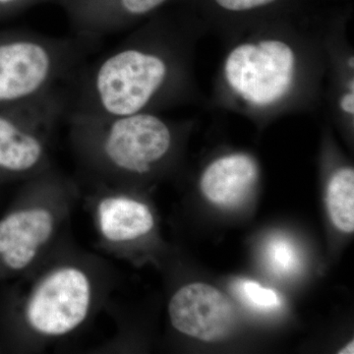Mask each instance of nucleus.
I'll return each instance as SVG.
<instances>
[{
    "mask_svg": "<svg viewBox=\"0 0 354 354\" xmlns=\"http://www.w3.org/2000/svg\"><path fill=\"white\" fill-rule=\"evenodd\" d=\"M202 32L160 18L147 21L69 84L67 116H109L156 111L195 95V44Z\"/></svg>",
    "mask_w": 354,
    "mask_h": 354,
    "instance_id": "nucleus-1",
    "label": "nucleus"
},
{
    "mask_svg": "<svg viewBox=\"0 0 354 354\" xmlns=\"http://www.w3.org/2000/svg\"><path fill=\"white\" fill-rule=\"evenodd\" d=\"M330 32L261 28L232 32L218 76L223 108L254 120L311 109L329 71Z\"/></svg>",
    "mask_w": 354,
    "mask_h": 354,
    "instance_id": "nucleus-2",
    "label": "nucleus"
},
{
    "mask_svg": "<svg viewBox=\"0 0 354 354\" xmlns=\"http://www.w3.org/2000/svg\"><path fill=\"white\" fill-rule=\"evenodd\" d=\"M19 321L23 346L32 353L73 337L108 301L114 288L113 266L65 239L26 274Z\"/></svg>",
    "mask_w": 354,
    "mask_h": 354,
    "instance_id": "nucleus-3",
    "label": "nucleus"
},
{
    "mask_svg": "<svg viewBox=\"0 0 354 354\" xmlns=\"http://www.w3.org/2000/svg\"><path fill=\"white\" fill-rule=\"evenodd\" d=\"M69 141L91 183L127 186L160 171L174 155L178 123L160 113L69 115Z\"/></svg>",
    "mask_w": 354,
    "mask_h": 354,
    "instance_id": "nucleus-4",
    "label": "nucleus"
},
{
    "mask_svg": "<svg viewBox=\"0 0 354 354\" xmlns=\"http://www.w3.org/2000/svg\"><path fill=\"white\" fill-rule=\"evenodd\" d=\"M80 186L55 167L28 179L19 202L0 218V267L26 274L68 239Z\"/></svg>",
    "mask_w": 354,
    "mask_h": 354,
    "instance_id": "nucleus-5",
    "label": "nucleus"
},
{
    "mask_svg": "<svg viewBox=\"0 0 354 354\" xmlns=\"http://www.w3.org/2000/svg\"><path fill=\"white\" fill-rule=\"evenodd\" d=\"M68 86L0 111V172L28 180L53 167V139L69 111Z\"/></svg>",
    "mask_w": 354,
    "mask_h": 354,
    "instance_id": "nucleus-6",
    "label": "nucleus"
},
{
    "mask_svg": "<svg viewBox=\"0 0 354 354\" xmlns=\"http://www.w3.org/2000/svg\"><path fill=\"white\" fill-rule=\"evenodd\" d=\"M91 185L84 201L92 216L97 247L111 257L131 258L134 247L155 234L153 209L127 186Z\"/></svg>",
    "mask_w": 354,
    "mask_h": 354,
    "instance_id": "nucleus-7",
    "label": "nucleus"
},
{
    "mask_svg": "<svg viewBox=\"0 0 354 354\" xmlns=\"http://www.w3.org/2000/svg\"><path fill=\"white\" fill-rule=\"evenodd\" d=\"M174 329L203 342L225 339L235 323L234 305L223 292L206 283H194L177 290L169 299Z\"/></svg>",
    "mask_w": 354,
    "mask_h": 354,
    "instance_id": "nucleus-8",
    "label": "nucleus"
},
{
    "mask_svg": "<svg viewBox=\"0 0 354 354\" xmlns=\"http://www.w3.org/2000/svg\"><path fill=\"white\" fill-rule=\"evenodd\" d=\"M259 177L255 158L246 153L216 158L203 171L200 188L209 202L223 208L239 206L254 189Z\"/></svg>",
    "mask_w": 354,
    "mask_h": 354,
    "instance_id": "nucleus-9",
    "label": "nucleus"
},
{
    "mask_svg": "<svg viewBox=\"0 0 354 354\" xmlns=\"http://www.w3.org/2000/svg\"><path fill=\"white\" fill-rule=\"evenodd\" d=\"M327 206L330 220L341 232L354 230V171L342 167L335 171L327 186Z\"/></svg>",
    "mask_w": 354,
    "mask_h": 354,
    "instance_id": "nucleus-10",
    "label": "nucleus"
},
{
    "mask_svg": "<svg viewBox=\"0 0 354 354\" xmlns=\"http://www.w3.org/2000/svg\"><path fill=\"white\" fill-rule=\"evenodd\" d=\"M264 262L272 274L290 277L297 274L302 265L301 254L295 242L286 235L274 234L266 241Z\"/></svg>",
    "mask_w": 354,
    "mask_h": 354,
    "instance_id": "nucleus-11",
    "label": "nucleus"
},
{
    "mask_svg": "<svg viewBox=\"0 0 354 354\" xmlns=\"http://www.w3.org/2000/svg\"><path fill=\"white\" fill-rule=\"evenodd\" d=\"M234 297L247 308L261 314H269L281 308V299L276 291L264 288L257 281L239 279L234 281Z\"/></svg>",
    "mask_w": 354,
    "mask_h": 354,
    "instance_id": "nucleus-12",
    "label": "nucleus"
},
{
    "mask_svg": "<svg viewBox=\"0 0 354 354\" xmlns=\"http://www.w3.org/2000/svg\"><path fill=\"white\" fill-rule=\"evenodd\" d=\"M332 106L335 115L353 124L354 120V78L332 84Z\"/></svg>",
    "mask_w": 354,
    "mask_h": 354,
    "instance_id": "nucleus-13",
    "label": "nucleus"
},
{
    "mask_svg": "<svg viewBox=\"0 0 354 354\" xmlns=\"http://www.w3.org/2000/svg\"><path fill=\"white\" fill-rule=\"evenodd\" d=\"M216 6L225 12L244 14L260 10L279 0H214Z\"/></svg>",
    "mask_w": 354,
    "mask_h": 354,
    "instance_id": "nucleus-14",
    "label": "nucleus"
},
{
    "mask_svg": "<svg viewBox=\"0 0 354 354\" xmlns=\"http://www.w3.org/2000/svg\"><path fill=\"white\" fill-rule=\"evenodd\" d=\"M46 2L50 3V0H0V11L24 10Z\"/></svg>",
    "mask_w": 354,
    "mask_h": 354,
    "instance_id": "nucleus-15",
    "label": "nucleus"
},
{
    "mask_svg": "<svg viewBox=\"0 0 354 354\" xmlns=\"http://www.w3.org/2000/svg\"><path fill=\"white\" fill-rule=\"evenodd\" d=\"M339 353H342V354H344V353H354V344H353V342H348V344H346V348H344L342 349L341 351H339Z\"/></svg>",
    "mask_w": 354,
    "mask_h": 354,
    "instance_id": "nucleus-16",
    "label": "nucleus"
}]
</instances>
